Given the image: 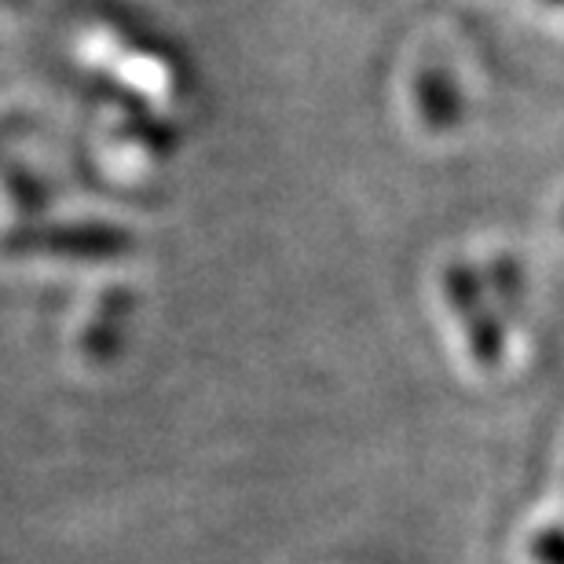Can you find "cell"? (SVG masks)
Segmentation results:
<instances>
[{"mask_svg": "<svg viewBox=\"0 0 564 564\" xmlns=\"http://www.w3.org/2000/svg\"><path fill=\"white\" fill-rule=\"evenodd\" d=\"M532 554L539 564H564V528L554 524V528H543L532 546Z\"/></svg>", "mask_w": 564, "mask_h": 564, "instance_id": "1", "label": "cell"}, {"mask_svg": "<svg viewBox=\"0 0 564 564\" xmlns=\"http://www.w3.org/2000/svg\"><path fill=\"white\" fill-rule=\"evenodd\" d=\"M554 4H561V0H554Z\"/></svg>", "mask_w": 564, "mask_h": 564, "instance_id": "2", "label": "cell"}]
</instances>
